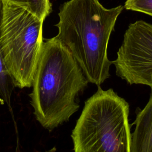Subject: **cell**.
Here are the masks:
<instances>
[{
  "label": "cell",
  "instance_id": "obj_10",
  "mask_svg": "<svg viewBox=\"0 0 152 152\" xmlns=\"http://www.w3.org/2000/svg\"><path fill=\"white\" fill-rule=\"evenodd\" d=\"M56 148L55 147L52 148L51 149H50L49 150L45 151V152H56ZM35 152H40V151H35Z\"/></svg>",
  "mask_w": 152,
  "mask_h": 152
},
{
  "label": "cell",
  "instance_id": "obj_1",
  "mask_svg": "<svg viewBox=\"0 0 152 152\" xmlns=\"http://www.w3.org/2000/svg\"><path fill=\"white\" fill-rule=\"evenodd\" d=\"M123 8H106L99 0H69L60 7L55 37L69 50L88 82L97 86L110 77L107 46Z\"/></svg>",
  "mask_w": 152,
  "mask_h": 152
},
{
  "label": "cell",
  "instance_id": "obj_7",
  "mask_svg": "<svg viewBox=\"0 0 152 152\" xmlns=\"http://www.w3.org/2000/svg\"><path fill=\"white\" fill-rule=\"evenodd\" d=\"M20 6L44 21L52 12L49 0H2Z\"/></svg>",
  "mask_w": 152,
  "mask_h": 152
},
{
  "label": "cell",
  "instance_id": "obj_3",
  "mask_svg": "<svg viewBox=\"0 0 152 152\" xmlns=\"http://www.w3.org/2000/svg\"><path fill=\"white\" fill-rule=\"evenodd\" d=\"M86 100L71 132L74 152H130L129 105L100 86Z\"/></svg>",
  "mask_w": 152,
  "mask_h": 152
},
{
  "label": "cell",
  "instance_id": "obj_9",
  "mask_svg": "<svg viewBox=\"0 0 152 152\" xmlns=\"http://www.w3.org/2000/svg\"><path fill=\"white\" fill-rule=\"evenodd\" d=\"M124 8L152 16V0H126Z\"/></svg>",
  "mask_w": 152,
  "mask_h": 152
},
{
  "label": "cell",
  "instance_id": "obj_5",
  "mask_svg": "<svg viewBox=\"0 0 152 152\" xmlns=\"http://www.w3.org/2000/svg\"><path fill=\"white\" fill-rule=\"evenodd\" d=\"M112 63L116 75L128 84L152 88V24L143 20L131 23Z\"/></svg>",
  "mask_w": 152,
  "mask_h": 152
},
{
  "label": "cell",
  "instance_id": "obj_8",
  "mask_svg": "<svg viewBox=\"0 0 152 152\" xmlns=\"http://www.w3.org/2000/svg\"><path fill=\"white\" fill-rule=\"evenodd\" d=\"M2 11V1L0 0V20ZM14 87L11 78L4 65L0 51V97L8 105L10 103V97L12 87Z\"/></svg>",
  "mask_w": 152,
  "mask_h": 152
},
{
  "label": "cell",
  "instance_id": "obj_4",
  "mask_svg": "<svg viewBox=\"0 0 152 152\" xmlns=\"http://www.w3.org/2000/svg\"><path fill=\"white\" fill-rule=\"evenodd\" d=\"M2 1L0 51L14 87H31L43 43L44 21Z\"/></svg>",
  "mask_w": 152,
  "mask_h": 152
},
{
  "label": "cell",
  "instance_id": "obj_2",
  "mask_svg": "<svg viewBox=\"0 0 152 152\" xmlns=\"http://www.w3.org/2000/svg\"><path fill=\"white\" fill-rule=\"evenodd\" d=\"M89 83L69 50L55 37L43 42L29 97L36 120L52 131L80 108L78 96Z\"/></svg>",
  "mask_w": 152,
  "mask_h": 152
},
{
  "label": "cell",
  "instance_id": "obj_6",
  "mask_svg": "<svg viewBox=\"0 0 152 152\" xmlns=\"http://www.w3.org/2000/svg\"><path fill=\"white\" fill-rule=\"evenodd\" d=\"M131 134L130 152H152V88L149 99L143 109H137Z\"/></svg>",
  "mask_w": 152,
  "mask_h": 152
}]
</instances>
